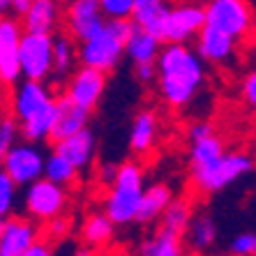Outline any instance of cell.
<instances>
[{
    "label": "cell",
    "instance_id": "6da1fadb",
    "mask_svg": "<svg viewBox=\"0 0 256 256\" xmlns=\"http://www.w3.org/2000/svg\"><path fill=\"white\" fill-rule=\"evenodd\" d=\"M155 70L160 95L171 108H185L206 84V62L190 44H164Z\"/></svg>",
    "mask_w": 256,
    "mask_h": 256
},
{
    "label": "cell",
    "instance_id": "7a4b0ae2",
    "mask_svg": "<svg viewBox=\"0 0 256 256\" xmlns=\"http://www.w3.org/2000/svg\"><path fill=\"white\" fill-rule=\"evenodd\" d=\"M134 30L132 18H106L92 37L78 42V60L86 67L114 72L125 56V42Z\"/></svg>",
    "mask_w": 256,
    "mask_h": 256
},
{
    "label": "cell",
    "instance_id": "3957f363",
    "mask_svg": "<svg viewBox=\"0 0 256 256\" xmlns=\"http://www.w3.org/2000/svg\"><path fill=\"white\" fill-rule=\"evenodd\" d=\"M143 194V168L136 160L118 164L114 182L104 196V214L116 226H127L136 220L138 201Z\"/></svg>",
    "mask_w": 256,
    "mask_h": 256
},
{
    "label": "cell",
    "instance_id": "277c9868",
    "mask_svg": "<svg viewBox=\"0 0 256 256\" xmlns=\"http://www.w3.org/2000/svg\"><path fill=\"white\" fill-rule=\"evenodd\" d=\"M256 168V162L247 152H222L208 164L192 166V182L201 194H214L226 190L236 180L250 176Z\"/></svg>",
    "mask_w": 256,
    "mask_h": 256
},
{
    "label": "cell",
    "instance_id": "5b68a950",
    "mask_svg": "<svg viewBox=\"0 0 256 256\" xmlns=\"http://www.w3.org/2000/svg\"><path fill=\"white\" fill-rule=\"evenodd\" d=\"M206 24L226 32L236 42H244L256 32V14L247 0H208Z\"/></svg>",
    "mask_w": 256,
    "mask_h": 256
},
{
    "label": "cell",
    "instance_id": "8992f818",
    "mask_svg": "<svg viewBox=\"0 0 256 256\" xmlns=\"http://www.w3.org/2000/svg\"><path fill=\"white\" fill-rule=\"evenodd\" d=\"M67 206H70V194H67V187L58 185L48 178H37L35 182L26 185L24 192V208L26 214L35 222H48L58 217V214H65Z\"/></svg>",
    "mask_w": 256,
    "mask_h": 256
},
{
    "label": "cell",
    "instance_id": "52a82bcc",
    "mask_svg": "<svg viewBox=\"0 0 256 256\" xmlns=\"http://www.w3.org/2000/svg\"><path fill=\"white\" fill-rule=\"evenodd\" d=\"M18 65L24 78L46 81L54 74V35L24 30L18 42Z\"/></svg>",
    "mask_w": 256,
    "mask_h": 256
},
{
    "label": "cell",
    "instance_id": "ba28073f",
    "mask_svg": "<svg viewBox=\"0 0 256 256\" xmlns=\"http://www.w3.org/2000/svg\"><path fill=\"white\" fill-rule=\"evenodd\" d=\"M44 160H46V155L42 152L40 143L16 141L7 150L0 166L5 168V173L18 187H26L44 176Z\"/></svg>",
    "mask_w": 256,
    "mask_h": 256
},
{
    "label": "cell",
    "instance_id": "9c48e42d",
    "mask_svg": "<svg viewBox=\"0 0 256 256\" xmlns=\"http://www.w3.org/2000/svg\"><path fill=\"white\" fill-rule=\"evenodd\" d=\"M104 90H106V72L81 65L76 72L70 74L65 97L70 102H74L76 106L92 114L97 108V104L102 102V97H104Z\"/></svg>",
    "mask_w": 256,
    "mask_h": 256
},
{
    "label": "cell",
    "instance_id": "30bf717a",
    "mask_svg": "<svg viewBox=\"0 0 256 256\" xmlns=\"http://www.w3.org/2000/svg\"><path fill=\"white\" fill-rule=\"evenodd\" d=\"M203 26H206V12L201 5L187 2V5L168 7L160 40L166 44H187L198 35Z\"/></svg>",
    "mask_w": 256,
    "mask_h": 256
},
{
    "label": "cell",
    "instance_id": "8fae6325",
    "mask_svg": "<svg viewBox=\"0 0 256 256\" xmlns=\"http://www.w3.org/2000/svg\"><path fill=\"white\" fill-rule=\"evenodd\" d=\"M104 21L106 18L102 14L100 0H70L65 7V16H62L65 32L76 42L92 37L104 26Z\"/></svg>",
    "mask_w": 256,
    "mask_h": 256
},
{
    "label": "cell",
    "instance_id": "7c38bea8",
    "mask_svg": "<svg viewBox=\"0 0 256 256\" xmlns=\"http://www.w3.org/2000/svg\"><path fill=\"white\" fill-rule=\"evenodd\" d=\"M21 32L24 28L16 18L0 14V86H14L21 78V65H18Z\"/></svg>",
    "mask_w": 256,
    "mask_h": 256
},
{
    "label": "cell",
    "instance_id": "4fadbf2b",
    "mask_svg": "<svg viewBox=\"0 0 256 256\" xmlns=\"http://www.w3.org/2000/svg\"><path fill=\"white\" fill-rule=\"evenodd\" d=\"M40 238H42V228L35 224V220L21 214L5 217L0 231V256H24Z\"/></svg>",
    "mask_w": 256,
    "mask_h": 256
},
{
    "label": "cell",
    "instance_id": "5bb4252c",
    "mask_svg": "<svg viewBox=\"0 0 256 256\" xmlns=\"http://www.w3.org/2000/svg\"><path fill=\"white\" fill-rule=\"evenodd\" d=\"M196 40V51L198 58L208 65H217V67H224L228 62H233L236 54H238V42L228 37L226 32L217 30L214 26H203L198 30V35L194 37Z\"/></svg>",
    "mask_w": 256,
    "mask_h": 256
},
{
    "label": "cell",
    "instance_id": "9a60e30c",
    "mask_svg": "<svg viewBox=\"0 0 256 256\" xmlns=\"http://www.w3.org/2000/svg\"><path fill=\"white\" fill-rule=\"evenodd\" d=\"M51 102H54V95L44 81L24 78L12 92V116L16 118V122H24L26 118L37 114L40 108H44Z\"/></svg>",
    "mask_w": 256,
    "mask_h": 256
},
{
    "label": "cell",
    "instance_id": "2e32d148",
    "mask_svg": "<svg viewBox=\"0 0 256 256\" xmlns=\"http://www.w3.org/2000/svg\"><path fill=\"white\" fill-rule=\"evenodd\" d=\"M54 148H56V152L67 157L78 171H84V168H88L90 164H92V160H95L97 136L90 127H84V130L76 132V134H72V136L62 138V141H56Z\"/></svg>",
    "mask_w": 256,
    "mask_h": 256
},
{
    "label": "cell",
    "instance_id": "e0dca14e",
    "mask_svg": "<svg viewBox=\"0 0 256 256\" xmlns=\"http://www.w3.org/2000/svg\"><path fill=\"white\" fill-rule=\"evenodd\" d=\"M90 122V111L76 106L74 102H70L65 95L56 100V122H54V132H51V138L48 141H62V138L72 136L81 132L84 127H88Z\"/></svg>",
    "mask_w": 256,
    "mask_h": 256
},
{
    "label": "cell",
    "instance_id": "ac0fdd59",
    "mask_svg": "<svg viewBox=\"0 0 256 256\" xmlns=\"http://www.w3.org/2000/svg\"><path fill=\"white\" fill-rule=\"evenodd\" d=\"M157 136H160V120H157L155 111L143 108L134 116L130 127V150L136 157L150 155L157 146Z\"/></svg>",
    "mask_w": 256,
    "mask_h": 256
},
{
    "label": "cell",
    "instance_id": "d6986e66",
    "mask_svg": "<svg viewBox=\"0 0 256 256\" xmlns=\"http://www.w3.org/2000/svg\"><path fill=\"white\" fill-rule=\"evenodd\" d=\"M24 30L54 35L60 24V5L56 0H30V7L21 16Z\"/></svg>",
    "mask_w": 256,
    "mask_h": 256
},
{
    "label": "cell",
    "instance_id": "ffe728a7",
    "mask_svg": "<svg viewBox=\"0 0 256 256\" xmlns=\"http://www.w3.org/2000/svg\"><path fill=\"white\" fill-rule=\"evenodd\" d=\"M173 198V192L168 185L164 182H155L150 187H143L141 201H138V210H136V224H152L162 217L164 208Z\"/></svg>",
    "mask_w": 256,
    "mask_h": 256
},
{
    "label": "cell",
    "instance_id": "44dd1931",
    "mask_svg": "<svg viewBox=\"0 0 256 256\" xmlns=\"http://www.w3.org/2000/svg\"><path fill=\"white\" fill-rule=\"evenodd\" d=\"M160 48H162L160 37L134 26L132 35L127 37L125 42V56L134 65H138V62H155L157 56H160Z\"/></svg>",
    "mask_w": 256,
    "mask_h": 256
},
{
    "label": "cell",
    "instance_id": "7402d4cb",
    "mask_svg": "<svg viewBox=\"0 0 256 256\" xmlns=\"http://www.w3.org/2000/svg\"><path fill=\"white\" fill-rule=\"evenodd\" d=\"M166 14H168L166 0H134V10H132L130 18L134 21V26L160 37Z\"/></svg>",
    "mask_w": 256,
    "mask_h": 256
},
{
    "label": "cell",
    "instance_id": "603a6c76",
    "mask_svg": "<svg viewBox=\"0 0 256 256\" xmlns=\"http://www.w3.org/2000/svg\"><path fill=\"white\" fill-rule=\"evenodd\" d=\"M54 122H56V100L51 104H46L44 108H40L37 114H32L30 118H26L24 122H18V132H21L24 141L44 143L51 138Z\"/></svg>",
    "mask_w": 256,
    "mask_h": 256
},
{
    "label": "cell",
    "instance_id": "cb8c5ba5",
    "mask_svg": "<svg viewBox=\"0 0 256 256\" xmlns=\"http://www.w3.org/2000/svg\"><path fill=\"white\" fill-rule=\"evenodd\" d=\"M116 236V224L104 212H90L81 224V240L88 247H108Z\"/></svg>",
    "mask_w": 256,
    "mask_h": 256
},
{
    "label": "cell",
    "instance_id": "d4e9b609",
    "mask_svg": "<svg viewBox=\"0 0 256 256\" xmlns=\"http://www.w3.org/2000/svg\"><path fill=\"white\" fill-rule=\"evenodd\" d=\"M180 238L182 236L160 226L155 236H150V238H146L141 242L138 256H185V247H182Z\"/></svg>",
    "mask_w": 256,
    "mask_h": 256
},
{
    "label": "cell",
    "instance_id": "484cf974",
    "mask_svg": "<svg viewBox=\"0 0 256 256\" xmlns=\"http://www.w3.org/2000/svg\"><path fill=\"white\" fill-rule=\"evenodd\" d=\"M185 236L194 252H206V250H210L214 244V240H217V224H214V220L210 214L198 212L192 217Z\"/></svg>",
    "mask_w": 256,
    "mask_h": 256
},
{
    "label": "cell",
    "instance_id": "4316f807",
    "mask_svg": "<svg viewBox=\"0 0 256 256\" xmlns=\"http://www.w3.org/2000/svg\"><path fill=\"white\" fill-rule=\"evenodd\" d=\"M192 217H194V210H192V201L185 196L180 198H171L164 212H162V228H166L171 233H178V236H185L187 226H190Z\"/></svg>",
    "mask_w": 256,
    "mask_h": 256
},
{
    "label": "cell",
    "instance_id": "83f0119b",
    "mask_svg": "<svg viewBox=\"0 0 256 256\" xmlns=\"http://www.w3.org/2000/svg\"><path fill=\"white\" fill-rule=\"evenodd\" d=\"M78 58L76 40H72L67 32H56L54 35V72L65 76L70 74L74 62Z\"/></svg>",
    "mask_w": 256,
    "mask_h": 256
},
{
    "label": "cell",
    "instance_id": "f1b7e54d",
    "mask_svg": "<svg viewBox=\"0 0 256 256\" xmlns=\"http://www.w3.org/2000/svg\"><path fill=\"white\" fill-rule=\"evenodd\" d=\"M44 178L54 180L62 187H70L78 180V168L72 164L67 157H62L60 152H51V155L44 160Z\"/></svg>",
    "mask_w": 256,
    "mask_h": 256
},
{
    "label": "cell",
    "instance_id": "f546056e",
    "mask_svg": "<svg viewBox=\"0 0 256 256\" xmlns=\"http://www.w3.org/2000/svg\"><path fill=\"white\" fill-rule=\"evenodd\" d=\"M224 152V143L217 134H208L196 141H190V164L192 166H201V164H208L214 157H220Z\"/></svg>",
    "mask_w": 256,
    "mask_h": 256
},
{
    "label": "cell",
    "instance_id": "4dcf8cb0",
    "mask_svg": "<svg viewBox=\"0 0 256 256\" xmlns=\"http://www.w3.org/2000/svg\"><path fill=\"white\" fill-rule=\"evenodd\" d=\"M16 198H18V185L7 176L5 168L0 166V214L2 217H10L14 212Z\"/></svg>",
    "mask_w": 256,
    "mask_h": 256
},
{
    "label": "cell",
    "instance_id": "1f68e13d",
    "mask_svg": "<svg viewBox=\"0 0 256 256\" xmlns=\"http://www.w3.org/2000/svg\"><path fill=\"white\" fill-rule=\"evenodd\" d=\"M18 122L14 116H2L0 118V162L7 155V150L12 148L14 143L18 141Z\"/></svg>",
    "mask_w": 256,
    "mask_h": 256
},
{
    "label": "cell",
    "instance_id": "d6a6232c",
    "mask_svg": "<svg viewBox=\"0 0 256 256\" xmlns=\"http://www.w3.org/2000/svg\"><path fill=\"white\" fill-rule=\"evenodd\" d=\"M70 231H72V220L67 214H58L54 220L44 222V228H42V233L46 236L48 242H60L62 238H67Z\"/></svg>",
    "mask_w": 256,
    "mask_h": 256
},
{
    "label": "cell",
    "instance_id": "836d02e7",
    "mask_svg": "<svg viewBox=\"0 0 256 256\" xmlns=\"http://www.w3.org/2000/svg\"><path fill=\"white\" fill-rule=\"evenodd\" d=\"M104 18H130L134 0H100Z\"/></svg>",
    "mask_w": 256,
    "mask_h": 256
},
{
    "label": "cell",
    "instance_id": "e575fe53",
    "mask_svg": "<svg viewBox=\"0 0 256 256\" xmlns=\"http://www.w3.org/2000/svg\"><path fill=\"white\" fill-rule=\"evenodd\" d=\"M231 254L236 256H256V233L244 231L231 240Z\"/></svg>",
    "mask_w": 256,
    "mask_h": 256
},
{
    "label": "cell",
    "instance_id": "d590c367",
    "mask_svg": "<svg viewBox=\"0 0 256 256\" xmlns=\"http://www.w3.org/2000/svg\"><path fill=\"white\" fill-rule=\"evenodd\" d=\"M240 95H242V102L247 104V108L256 116V67H252V70L242 76Z\"/></svg>",
    "mask_w": 256,
    "mask_h": 256
},
{
    "label": "cell",
    "instance_id": "8d00e7d4",
    "mask_svg": "<svg viewBox=\"0 0 256 256\" xmlns=\"http://www.w3.org/2000/svg\"><path fill=\"white\" fill-rule=\"evenodd\" d=\"M134 76H136L138 84H150V81H155V76H157L155 62H138V65H134Z\"/></svg>",
    "mask_w": 256,
    "mask_h": 256
},
{
    "label": "cell",
    "instance_id": "74e56055",
    "mask_svg": "<svg viewBox=\"0 0 256 256\" xmlns=\"http://www.w3.org/2000/svg\"><path fill=\"white\" fill-rule=\"evenodd\" d=\"M24 256H58V254H56V244L54 242H48V240L40 238Z\"/></svg>",
    "mask_w": 256,
    "mask_h": 256
},
{
    "label": "cell",
    "instance_id": "f35d334b",
    "mask_svg": "<svg viewBox=\"0 0 256 256\" xmlns=\"http://www.w3.org/2000/svg\"><path fill=\"white\" fill-rule=\"evenodd\" d=\"M212 132H214V127L210 125V122H206V120H198V122L190 125V130H187V136H190V141H196V138L208 136V134H212Z\"/></svg>",
    "mask_w": 256,
    "mask_h": 256
},
{
    "label": "cell",
    "instance_id": "ab89813d",
    "mask_svg": "<svg viewBox=\"0 0 256 256\" xmlns=\"http://www.w3.org/2000/svg\"><path fill=\"white\" fill-rule=\"evenodd\" d=\"M116 171H118V166H114V164H102V168H100V180L108 187L111 182H114V178H116Z\"/></svg>",
    "mask_w": 256,
    "mask_h": 256
},
{
    "label": "cell",
    "instance_id": "60d3db41",
    "mask_svg": "<svg viewBox=\"0 0 256 256\" xmlns=\"http://www.w3.org/2000/svg\"><path fill=\"white\" fill-rule=\"evenodd\" d=\"M28 7H30V0H12V5H10V12H14L16 16H24Z\"/></svg>",
    "mask_w": 256,
    "mask_h": 256
},
{
    "label": "cell",
    "instance_id": "b9f144b4",
    "mask_svg": "<svg viewBox=\"0 0 256 256\" xmlns=\"http://www.w3.org/2000/svg\"><path fill=\"white\" fill-rule=\"evenodd\" d=\"M72 256H95V252H92V247H88V244H81L78 250H74Z\"/></svg>",
    "mask_w": 256,
    "mask_h": 256
},
{
    "label": "cell",
    "instance_id": "7bdbcfd3",
    "mask_svg": "<svg viewBox=\"0 0 256 256\" xmlns=\"http://www.w3.org/2000/svg\"><path fill=\"white\" fill-rule=\"evenodd\" d=\"M10 5H12V0H0V14L10 12Z\"/></svg>",
    "mask_w": 256,
    "mask_h": 256
},
{
    "label": "cell",
    "instance_id": "ee69618b",
    "mask_svg": "<svg viewBox=\"0 0 256 256\" xmlns=\"http://www.w3.org/2000/svg\"><path fill=\"white\" fill-rule=\"evenodd\" d=\"M100 256H120V254H116V252H104V254H100Z\"/></svg>",
    "mask_w": 256,
    "mask_h": 256
},
{
    "label": "cell",
    "instance_id": "f6af8a7d",
    "mask_svg": "<svg viewBox=\"0 0 256 256\" xmlns=\"http://www.w3.org/2000/svg\"><path fill=\"white\" fill-rule=\"evenodd\" d=\"M2 224H5V217L0 214V231H2Z\"/></svg>",
    "mask_w": 256,
    "mask_h": 256
},
{
    "label": "cell",
    "instance_id": "bcb514c9",
    "mask_svg": "<svg viewBox=\"0 0 256 256\" xmlns=\"http://www.w3.org/2000/svg\"><path fill=\"white\" fill-rule=\"evenodd\" d=\"M56 2H58V5H67V2H70V0H56Z\"/></svg>",
    "mask_w": 256,
    "mask_h": 256
},
{
    "label": "cell",
    "instance_id": "7dc6e473",
    "mask_svg": "<svg viewBox=\"0 0 256 256\" xmlns=\"http://www.w3.org/2000/svg\"><path fill=\"white\" fill-rule=\"evenodd\" d=\"M217 256H236V254H231V252H226V254H217Z\"/></svg>",
    "mask_w": 256,
    "mask_h": 256
}]
</instances>
